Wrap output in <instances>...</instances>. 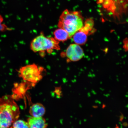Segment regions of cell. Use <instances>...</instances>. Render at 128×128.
<instances>
[{
  "mask_svg": "<svg viewBox=\"0 0 128 128\" xmlns=\"http://www.w3.org/2000/svg\"><path fill=\"white\" fill-rule=\"evenodd\" d=\"M90 32V30L83 26L74 35V41L78 45L84 44L87 41L88 35Z\"/></svg>",
  "mask_w": 128,
  "mask_h": 128,
  "instance_id": "6",
  "label": "cell"
},
{
  "mask_svg": "<svg viewBox=\"0 0 128 128\" xmlns=\"http://www.w3.org/2000/svg\"><path fill=\"white\" fill-rule=\"evenodd\" d=\"M84 54L82 49L79 45L76 44L70 45L66 52L67 57L73 62L81 60Z\"/></svg>",
  "mask_w": 128,
  "mask_h": 128,
  "instance_id": "5",
  "label": "cell"
},
{
  "mask_svg": "<svg viewBox=\"0 0 128 128\" xmlns=\"http://www.w3.org/2000/svg\"><path fill=\"white\" fill-rule=\"evenodd\" d=\"M54 34L55 39L56 40L64 41L70 38L68 33L62 28H59L56 30Z\"/></svg>",
  "mask_w": 128,
  "mask_h": 128,
  "instance_id": "9",
  "label": "cell"
},
{
  "mask_svg": "<svg viewBox=\"0 0 128 128\" xmlns=\"http://www.w3.org/2000/svg\"><path fill=\"white\" fill-rule=\"evenodd\" d=\"M10 128H30V127L28 122L22 120H17L12 124Z\"/></svg>",
  "mask_w": 128,
  "mask_h": 128,
  "instance_id": "10",
  "label": "cell"
},
{
  "mask_svg": "<svg viewBox=\"0 0 128 128\" xmlns=\"http://www.w3.org/2000/svg\"><path fill=\"white\" fill-rule=\"evenodd\" d=\"M4 21V18L0 14V32H4L7 30H10V28H8L7 26L2 24V23Z\"/></svg>",
  "mask_w": 128,
  "mask_h": 128,
  "instance_id": "11",
  "label": "cell"
},
{
  "mask_svg": "<svg viewBox=\"0 0 128 128\" xmlns=\"http://www.w3.org/2000/svg\"><path fill=\"white\" fill-rule=\"evenodd\" d=\"M83 18L78 12H72L65 10L60 16L58 26L65 30L70 38L84 26Z\"/></svg>",
  "mask_w": 128,
  "mask_h": 128,
  "instance_id": "2",
  "label": "cell"
},
{
  "mask_svg": "<svg viewBox=\"0 0 128 128\" xmlns=\"http://www.w3.org/2000/svg\"><path fill=\"white\" fill-rule=\"evenodd\" d=\"M46 112L44 106L40 103L33 104L30 107L29 110V113L32 117L36 118L42 117Z\"/></svg>",
  "mask_w": 128,
  "mask_h": 128,
  "instance_id": "7",
  "label": "cell"
},
{
  "mask_svg": "<svg viewBox=\"0 0 128 128\" xmlns=\"http://www.w3.org/2000/svg\"><path fill=\"white\" fill-rule=\"evenodd\" d=\"M19 76L24 81L33 83L38 82L42 77L40 69L35 64L22 67L19 71Z\"/></svg>",
  "mask_w": 128,
  "mask_h": 128,
  "instance_id": "4",
  "label": "cell"
},
{
  "mask_svg": "<svg viewBox=\"0 0 128 128\" xmlns=\"http://www.w3.org/2000/svg\"><path fill=\"white\" fill-rule=\"evenodd\" d=\"M58 42L55 39L40 35L32 41L31 47L33 52H36L57 49L58 48Z\"/></svg>",
  "mask_w": 128,
  "mask_h": 128,
  "instance_id": "3",
  "label": "cell"
},
{
  "mask_svg": "<svg viewBox=\"0 0 128 128\" xmlns=\"http://www.w3.org/2000/svg\"><path fill=\"white\" fill-rule=\"evenodd\" d=\"M28 122L30 128H47L48 124L46 120L43 117L28 118Z\"/></svg>",
  "mask_w": 128,
  "mask_h": 128,
  "instance_id": "8",
  "label": "cell"
},
{
  "mask_svg": "<svg viewBox=\"0 0 128 128\" xmlns=\"http://www.w3.org/2000/svg\"><path fill=\"white\" fill-rule=\"evenodd\" d=\"M120 128L119 126L117 124H116V126H115V127H114V128Z\"/></svg>",
  "mask_w": 128,
  "mask_h": 128,
  "instance_id": "12",
  "label": "cell"
},
{
  "mask_svg": "<svg viewBox=\"0 0 128 128\" xmlns=\"http://www.w3.org/2000/svg\"><path fill=\"white\" fill-rule=\"evenodd\" d=\"M20 112L12 95L0 97V128H8L18 119Z\"/></svg>",
  "mask_w": 128,
  "mask_h": 128,
  "instance_id": "1",
  "label": "cell"
}]
</instances>
